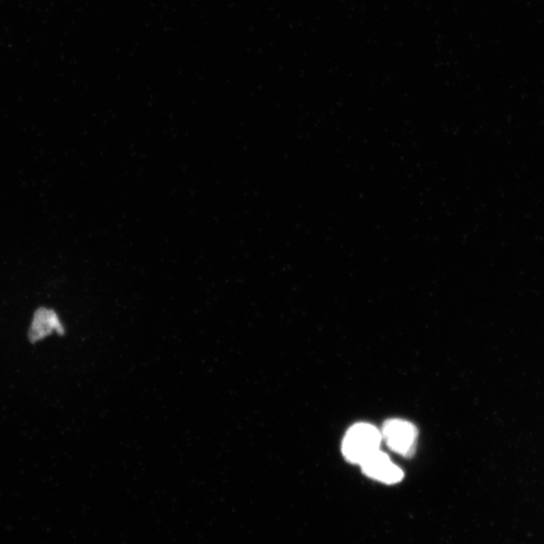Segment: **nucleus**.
<instances>
[{"label": "nucleus", "instance_id": "f257e3e1", "mask_svg": "<svg viewBox=\"0 0 544 544\" xmlns=\"http://www.w3.org/2000/svg\"><path fill=\"white\" fill-rule=\"evenodd\" d=\"M383 434L369 423H357L345 435L342 452L345 458L353 464L361 465L380 449Z\"/></svg>", "mask_w": 544, "mask_h": 544}, {"label": "nucleus", "instance_id": "f03ea898", "mask_svg": "<svg viewBox=\"0 0 544 544\" xmlns=\"http://www.w3.org/2000/svg\"><path fill=\"white\" fill-rule=\"evenodd\" d=\"M381 434L390 450L404 457L413 455L417 443V430L410 422L390 420L384 423Z\"/></svg>", "mask_w": 544, "mask_h": 544}, {"label": "nucleus", "instance_id": "7ed1b4c3", "mask_svg": "<svg viewBox=\"0 0 544 544\" xmlns=\"http://www.w3.org/2000/svg\"><path fill=\"white\" fill-rule=\"evenodd\" d=\"M360 466L366 476L385 484H396L404 477L403 470L380 450L363 461Z\"/></svg>", "mask_w": 544, "mask_h": 544}, {"label": "nucleus", "instance_id": "20e7f679", "mask_svg": "<svg viewBox=\"0 0 544 544\" xmlns=\"http://www.w3.org/2000/svg\"><path fill=\"white\" fill-rule=\"evenodd\" d=\"M53 331L63 334V326L57 315L53 311L48 310V308H40V310L35 313L32 324L30 332L31 341L35 342L41 340Z\"/></svg>", "mask_w": 544, "mask_h": 544}]
</instances>
